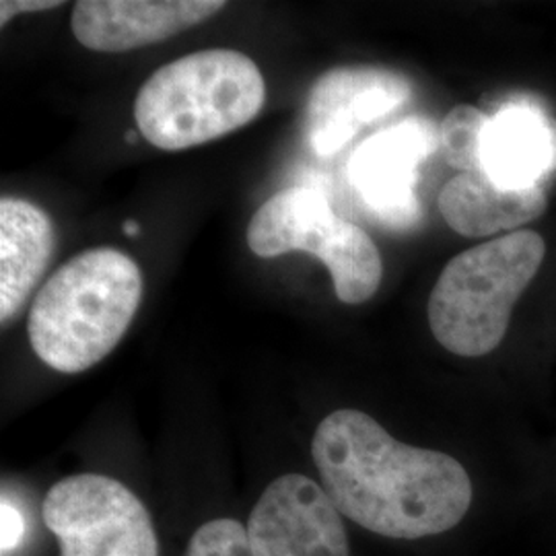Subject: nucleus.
Masks as SVG:
<instances>
[{
	"instance_id": "ddd939ff",
	"label": "nucleus",
	"mask_w": 556,
	"mask_h": 556,
	"mask_svg": "<svg viewBox=\"0 0 556 556\" xmlns=\"http://www.w3.org/2000/svg\"><path fill=\"white\" fill-rule=\"evenodd\" d=\"M439 213L466 238H489L516 229L546 213V194L536 188H501L489 176L459 174L439 194Z\"/></svg>"
},
{
	"instance_id": "dca6fc26",
	"label": "nucleus",
	"mask_w": 556,
	"mask_h": 556,
	"mask_svg": "<svg viewBox=\"0 0 556 556\" xmlns=\"http://www.w3.org/2000/svg\"><path fill=\"white\" fill-rule=\"evenodd\" d=\"M25 532V523L20 511L15 509V505H11L7 498H2L0 505V548L2 555L11 553L23 538Z\"/></svg>"
},
{
	"instance_id": "f257e3e1",
	"label": "nucleus",
	"mask_w": 556,
	"mask_h": 556,
	"mask_svg": "<svg viewBox=\"0 0 556 556\" xmlns=\"http://www.w3.org/2000/svg\"><path fill=\"white\" fill-rule=\"evenodd\" d=\"M312 457L340 516L379 536H438L472 505V480L456 457L400 443L361 410L324 418Z\"/></svg>"
},
{
	"instance_id": "9b49d317",
	"label": "nucleus",
	"mask_w": 556,
	"mask_h": 556,
	"mask_svg": "<svg viewBox=\"0 0 556 556\" xmlns=\"http://www.w3.org/2000/svg\"><path fill=\"white\" fill-rule=\"evenodd\" d=\"M484 172L501 188H536L556 172V124L528 103L501 108L486 128Z\"/></svg>"
},
{
	"instance_id": "2eb2a0df",
	"label": "nucleus",
	"mask_w": 556,
	"mask_h": 556,
	"mask_svg": "<svg viewBox=\"0 0 556 556\" xmlns=\"http://www.w3.org/2000/svg\"><path fill=\"white\" fill-rule=\"evenodd\" d=\"M186 556H252L248 530L236 519L206 521L194 532Z\"/></svg>"
},
{
	"instance_id": "f03ea898",
	"label": "nucleus",
	"mask_w": 556,
	"mask_h": 556,
	"mask_svg": "<svg viewBox=\"0 0 556 556\" xmlns=\"http://www.w3.org/2000/svg\"><path fill=\"white\" fill-rule=\"evenodd\" d=\"M142 299V273L128 254L93 248L66 260L38 291L27 334L41 363L80 374L108 357L130 328Z\"/></svg>"
},
{
	"instance_id": "7ed1b4c3",
	"label": "nucleus",
	"mask_w": 556,
	"mask_h": 556,
	"mask_svg": "<svg viewBox=\"0 0 556 556\" xmlns=\"http://www.w3.org/2000/svg\"><path fill=\"white\" fill-rule=\"evenodd\" d=\"M266 83L236 50H202L163 64L135 101L140 135L163 151H184L236 132L256 118Z\"/></svg>"
},
{
	"instance_id": "39448f33",
	"label": "nucleus",
	"mask_w": 556,
	"mask_h": 556,
	"mask_svg": "<svg viewBox=\"0 0 556 556\" xmlns=\"http://www.w3.org/2000/svg\"><path fill=\"white\" fill-rule=\"evenodd\" d=\"M248 245L260 258L314 254L326 264L337 298L349 305L374 298L383 277L374 239L337 215L314 188H287L266 200L250 220Z\"/></svg>"
},
{
	"instance_id": "f3484780",
	"label": "nucleus",
	"mask_w": 556,
	"mask_h": 556,
	"mask_svg": "<svg viewBox=\"0 0 556 556\" xmlns=\"http://www.w3.org/2000/svg\"><path fill=\"white\" fill-rule=\"evenodd\" d=\"M62 7L60 0H2L0 2V25H7L21 13H38Z\"/></svg>"
},
{
	"instance_id": "0eeeda50",
	"label": "nucleus",
	"mask_w": 556,
	"mask_h": 556,
	"mask_svg": "<svg viewBox=\"0 0 556 556\" xmlns=\"http://www.w3.org/2000/svg\"><path fill=\"white\" fill-rule=\"evenodd\" d=\"M252 556H351L340 511L303 475L278 477L245 526Z\"/></svg>"
},
{
	"instance_id": "423d86ee",
	"label": "nucleus",
	"mask_w": 556,
	"mask_h": 556,
	"mask_svg": "<svg viewBox=\"0 0 556 556\" xmlns=\"http://www.w3.org/2000/svg\"><path fill=\"white\" fill-rule=\"evenodd\" d=\"M60 556H160L147 507L126 484L103 475L56 482L41 505Z\"/></svg>"
},
{
	"instance_id": "20e7f679",
	"label": "nucleus",
	"mask_w": 556,
	"mask_h": 556,
	"mask_svg": "<svg viewBox=\"0 0 556 556\" xmlns=\"http://www.w3.org/2000/svg\"><path fill=\"white\" fill-rule=\"evenodd\" d=\"M546 256L536 231H516L475 245L441 270L429 298V326L457 357H484L507 334L517 299Z\"/></svg>"
},
{
	"instance_id": "1a4fd4ad",
	"label": "nucleus",
	"mask_w": 556,
	"mask_h": 556,
	"mask_svg": "<svg viewBox=\"0 0 556 556\" xmlns=\"http://www.w3.org/2000/svg\"><path fill=\"white\" fill-rule=\"evenodd\" d=\"M439 144V132L425 118H408L361 142L349 161V179L367 208L392 227L420 219L418 167Z\"/></svg>"
},
{
	"instance_id": "4468645a",
	"label": "nucleus",
	"mask_w": 556,
	"mask_h": 556,
	"mask_svg": "<svg viewBox=\"0 0 556 556\" xmlns=\"http://www.w3.org/2000/svg\"><path fill=\"white\" fill-rule=\"evenodd\" d=\"M491 118L475 105H457L439 126V149L459 174L486 176L484 137Z\"/></svg>"
},
{
	"instance_id": "6e6552de",
	"label": "nucleus",
	"mask_w": 556,
	"mask_h": 556,
	"mask_svg": "<svg viewBox=\"0 0 556 556\" xmlns=\"http://www.w3.org/2000/svg\"><path fill=\"white\" fill-rule=\"evenodd\" d=\"M413 85L396 71L355 64L321 75L305 101V135L319 157H330L361 128L410 101Z\"/></svg>"
},
{
	"instance_id": "a211bd4d",
	"label": "nucleus",
	"mask_w": 556,
	"mask_h": 556,
	"mask_svg": "<svg viewBox=\"0 0 556 556\" xmlns=\"http://www.w3.org/2000/svg\"><path fill=\"white\" fill-rule=\"evenodd\" d=\"M124 231H126L128 236H137L140 229L135 225V220H128V223H124Z\"/></svg>"
},
{
	"instance_id": "f8f14e48",
	"label": "nucleus",
	"mask_w": 556,
	"mask_h": 556,
	"mask_svg": "<svg viewBox=\"0 0 556 556\" xmlns=\"http://www.w3.org/2000/svg\"><path fill=\"white\" fill-rule=\"evenodd\" d=\"M56 248L54 223L27 200H0V321L9 326L43 277Z\"/></svg>"
},
{
	"instance_id": "9d476101",
	"label": "nucleus",
	"mask_w": 556,
	"mask_h": 556,
	"mask_svg": "<svg viewBox=\"0 0 556 556\" xmlns=\"http://www.w3.org/2000/svg\"><path fill=\"white\" fill-rule=\"evenodd\" d=\"M225 7L220 0H80L71 27L85 48L118 54L174 38Z\"/></svg>"
}]
</instances>
